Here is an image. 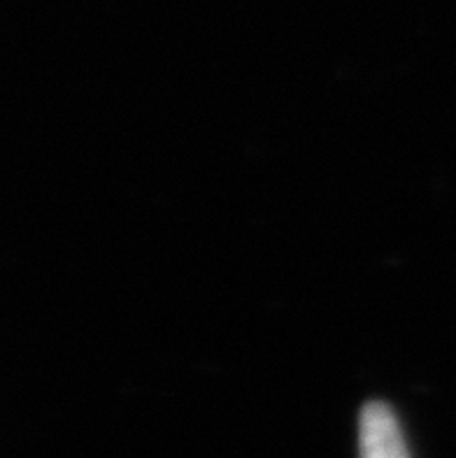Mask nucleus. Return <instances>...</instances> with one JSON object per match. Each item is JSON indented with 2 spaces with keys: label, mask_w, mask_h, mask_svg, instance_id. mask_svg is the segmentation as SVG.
Returning a JSON list of instances; mask_svg holds the SVG:
<instances>
[{
  "label": "nucleus",
  "mask_w": 456,
  "mask_h": 458,
  "mask_svg": "<svg viewBox=\"0 0 456 458\" xmlns=\"http://www.w3.org/2000/svg\"><path fill=\"white\" fill-rule=\"evenodd\" d=\"M361 458H410L400 426L384 403H366L358 417Z\"/></svg>",
  "instance_id": "obj_1"
}]
</instances>
